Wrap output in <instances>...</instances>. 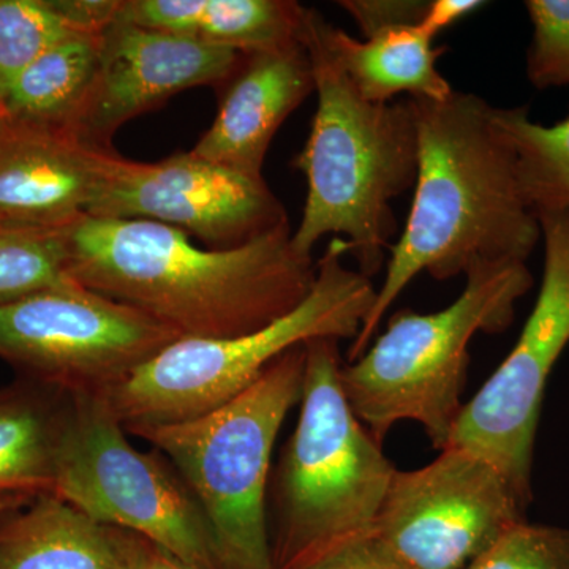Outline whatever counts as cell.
Listing matches in <instances>:
<instances>
[{
  "mask_svg": "<svg viewBox=\"0 0 569 569\" xmlns=\"http://www.w3.org/2000/svg\"><path fill=\"white\" fill-rule=\"evenodd\" d=\"M69 274L181 339H233L301 305L317 263L296 253L290 224L233 249H203L152 220L80 217L63 230Z\"/></svg>",
  "mask_w": 569,
  "mask_h": 569,
  "instance_id": "obj_1",
  "label": "cell"
},
{
  "mask_svg": "<svg viewBox=\"0 0 569 569\" xmlns=\"http://www.w3.org/2000/svg\"><path fill=\"white\" fill-rule=\"evenodd\" d=\"M418 133V176L406 230L389 247L376 305L351 343L353 362L370 346L399 295L422 272L437 280L477 263H527L541 224L520 190L515 148L493 107L475 93L441 102L410 99Z\"/></svg>",
  "mask_w": 569,
  "mask_h": 569,
  "instance_id": "obj_2",
  "label": "cell"
},
{
  "mask_svg": "<svg viewBox=\"0 0 569 569\" xmlns=\"http://www.w3.org/2000/svg\"><path fill=\"white\" fill-rule=\"evenodd\" d=\"M316 80L317 112L305 149L293 167L307 178L301 222L291 233L295 252L312 258L328 234H343L366 277L387 260L396 217L391 201L415 186L418 133L410 99L367 102L332 61L307 9L302 31Z\"/></svg>",
  "mask_w": 569,
  "mask_h": 569,
  "instance_id": "obj_3",
  "label": "cell"
},
{
  "mask_svg": "<svg viewBox=\"0 0 569 569\" xmlns=\"http://www.w3.org/2000/svg\"><path fill=\"white\" fill-rule=\"evenodd\" d=\"M301 410L272 482V569L372 535L397 468L348 403L339 340L305 343Z\"/></svg>",
  "mask_w": 569,
  "mask_h": 569,
  "instance_id": "obj_4",
  "label": "cell"
},
{
  "mask_svg": "<svg viewBox=\"0 0 569 569\" xmlns=\"http://www.w3.org/2000/svg\"><path fill=\"white\" fill-rule=\"evenodd\" d=\"M466 277L462 295L447 309L399 310L373 346L342 366L348 403L378 441L397 422L415 421L433 448H447L463 407L471 339L507 331L516 302L533 287L527 263L519 261L477 263Z\"/></svg>",
  "mask_w": 569,
  "mask_h": 569,
  "instance_id": "obj_5",
  "label": "cell"
},
{
  "mask_svg": "<svg viewBox=\"0 0 569 569\" xmlns=\"http://www.w3.org/2000/svg\"><path fill=\"white\" fill-rule=\"evenodd\" d=\"M306 348L280 356L230 402L201 417L127 432L173 463L203 508L220 569H272L266 493L272 451L301 400Z\"/></svg>",
  "mask_w": 569,
  "mask_h": 569,
  "instance_id": "obj_6",
  "label": "cell"
},
{
  "mask_svg": "<svg viewBox=\"0 0 569 569\" xmlns=\"http://www.w3.org/2000/svg\"><path fill=\"white\" fill-rule=\"evenodd\" d=\"M335 239L317 261L305 301L287 316L233 339H179L134 370L107 400L123 429L201 417L253 385L280 356L313 339H351L376 305L369 277L351 271Z\"/></svg>",
  "mask_w": 569,
  "mask_h": 569,
  "instance_id": "obj_7",
  "label": "cell"
},
{
  "mask_svg": "<svg viewBox=\"0 0 569 569\" xmlns=\"http://www.w3.org/2000/svg\"><path fill=\"white\" fill-rule=\"evenodd\" d=\"M54 496L97 522L133 531L197 569H220L211 527L162 452H142L104 396L71 395Z\"/></svg>",
  "mask_w": 569,
  "mask_h": 569,
  "instance_id": "obj_8",
  "label": "cell"
},
{
  "mask_svg": "<svg viewBox=\"0 0 569 569\" xmlns=\"http://www.w3.org/2000/svg\"><path fill=\"white\" fill-rule=\"evenodd\" d=\"M179 339L78 283L0 306V358L69 395L107 396Z\"/></svg>",
  "mask_w": 569,
  "mask_h": 569,
  "instance_id": "obj_9",
  "label": "cell"
},
{
  "mask_svg": "<svg viewBox=\"0 0 569 569\" xmlns=\"http://www.w3.org/2000/svg\"><path fill=\"white\" fill-rule=\"evenodd\" d=\"M538 219L545 269L537 302L511 353L463 403L448 443L492 463L529 505L542 400L550 372L569 343V209Z\"/></svg>",
  "mask_w": 569,
  "mask_h": 569,
  "instance_id": "obj_10",
  "label": "cell"
},
{
  "mask_svg": "<svg viewBox=\"0 0 569 569\" xmlns=\"http://www.w3.org/2000/svg\"><path fill=\"white\" fill-rule=\"evenodd\" d=\"M526 500L485 458L459 447L399 471L373 535L415 569H466L526 520Z\"/></svg>",
  "mask_w": 569,
  "mask_h": 569,
  "instance_id": "obj_11",
  "label": "cell"
},
{
  "mask_svg": "<svg viewBox=\"0 0 569 569\" xmlns=\"http://www.w3.org/2000/svg\"><path fill=\"white\" fill-rule=\"evenodd\" d=\"M88 216L170 224L212 249H233L288 224L264 178L209 162L192 151L153 163L116 153Z\"/></svg>",
  "mask_w": 569,
  "mask_h": 569,
  "instance_id": "obj_12",
  "label": "cell"
},
{
  "mask_svg": "<svg viewBox=\"0 0 569 569\" xmlns=\"http://www.w3.org/2000/svg\"><path fill=\"white\" fill-rule=\"evenodd\" d=\"M241 52L114 20L104 29L96 86L74 132L112 149L123 123L198 86L233 77Z\"/></svg>",
  "mask_w": 569,
  "mask_h": 569,
  "instance_id": "obj_13",
  "label": "cell"
},
{
  "mask_svg": "<svg viewBox=\"0 0 569 569\" xmlns=\"http://www.w3.org/2000/svg\"><path fill=\"white\" fill-rule=\"evenodd\" d=\"M114 157L73 130L0 118V227L67 230L88 213Z\"/></svg>",
  "mask_w": 569,
  "mask_h": 569,
  "instance_id": "obj_14",
  "label": "cell"
},
{
  "mask_svg": "<svg viewBox=\"0 0 569 569\" xmlns=\"http://www.w3.org/2000/svg\"><path fill=\"white\" fill-rule=\"evenodd\" d=\"M212 126L194 156L263 178L266 153L284 119L316 91L305 41L241 54Z\"/></svg>",
  "mask_w": 569,
  "mask_h": 569,
  "instance_id": "obj_15",
  "label": "cell"
},
{
  "mask_svg": "<svg viewBox=\"0 0 569 569\" xmlns=\"http://www.w3.org/2000/svg\"><path fill=\"white\" fill-rule=\"evenodd\" d=\"M317 31L356 92L373 103L392 102L400 93L408 99L447 100L452 96L447 78L437 69L445 48L433 47L418 24H392L353 39L335 28L316 10Z\"/></svg>",
  "mask_w": 569,
  "mask_h": 569,
  "instance_id": "obj_16",
  "label": "cell"
},
{
  "mask_svg": "<svg viewBox=\"0 0 569 569\" xmlns=\"http://www.w3.org/2000/svg\"><path fill=\"white\" fill-rule=\"evenodd\" d=\"M0 569H129L121 530L43 493L0 516Z\"/></svg>",
  "mask_w": 569,
  "mask_h": 569,
  "instance_id": "obj_17",
  "label": "cell"
},
{
  "mask_svg": "<svg viewBox=\"0 0 569 569\" xmlns=\"http://www.w3.org/2000/svg\"><path fill=\"white\" fill-rule=\"evenodd\" d=\"M70 400L29 378L0 388V492L54 493Z\"/></svg>",
  "mask_w": 569,
  "mask_h": 569,
  "instance_id": "obj_18",
  "label": "cell"
},
{
  "mask_svg": "<svg viewBox=\"0 0 569 569\" xmlns=\"http://www.w3.org/2000/svg\"><path fill=\"white\" fill-rule=\"evenodd\" d=\"M103 32H74L48 48L11 84L2 118L74 132L99 74Z\"/></svg>",
  "mask_w": 569,
  "mask_h": 569,
  "instance_id": "obj_19",
  "label": "cell"
},
{
  "mask_svg": "<svg viewBox=\"0 0 569 569\" xmlns=\"http://www.w3.org/2000/svg\"><path fill=\"white\" fill-rule=\"evenodd\" d=\"M515 148L520 190L537 217L569 209V114L553 126L531 121L526 107L493 108Z\"/></svg>",
  "mask_w": 569,
  "mask_h": 569,
  "instance_id": "obj_20",
  "label": "cell"
},
{
  "mask_svg": "<svg viewBox=\"0 0 569 569\" xmlns=\"http://www.w3.org/2000/svg\"><path fill=\"white\" fill-rule=\"evenodd\" d=\"M306 7L290 0H204L197 39L247 54L302 40Z\"/></svg>",
  "mask_w": 569,
  "mask_h": 569,
  "instance_id": "obj_21",
  "label": "cell"
},
{
  "mask_svg": "<svg viewBox=\"0 0 569 569\" xmlns=\"http://www.w3.org/2000/svg\"><path fill=\"white\" fill-rule=\"evenodd\" d=\"M71 284L63 231L0 227V306Z\"/></svg>",
  "mask_w": 569,
  "mask_h": 569,
  "instance_id": "obj_22",
  "label": "cell"
},
{
  "mask_svg": "<svg viewBox=\"0 0 569 569\" xmlns=\"http://www.w3.org/2000/svg\"><path fill=\"white\" fill-rule=\"evenodd\" d=\"M78 31L54 0H0V114L14 80L48 48Z\"/></svg>",
  "mask_w": 569,
  "mask_h": 569,
  "instance_id": "obj_23",
  "label": "cell"
},
{
  "mask_svg": "<svg viewBox=\"0 0 569 569\" xmlns=\"http://www.w3.org/2000/svg\"><path fill=\"white\" fill-rule=\"evenodd\" d=\"M533 37L527 74L535 88L569 86V0H527Z\"/></svg>",
  "mask_w": 569,
  "mask_h": 569,
  "instance_id": "obj_24",
  "label": "cell"
},
{
  "mask_svg": "<svg viewBox=\"0 0 569 569\" xmlns=\"http://www.w3.org/2000/svg\"><path fill=\"white\" fill-rule=\"evenodd\" d=\"M466 569H569V529L523 520Z\"/></svg>",
  "mask_w": 569,
  "mask_h": 569,
  "instance_id": "obj_25",
  "label": "cell"
},
{
  "mask_svg": "<svg viewBox=\"0 0 569 569\" xmlns=\"http://www.w3.org/2000/svg\"><path fill=\"white\" fill-rule=\"evenodd\" d=\"M295 569H415L376 535L350 539Z\"/></svg>",
  "mask_w": 569,
  "mask_h": 569,
  "instance_id": "obj_26",
  "label": "cell"
},
{
  "mask_svg": "<svg viewBox=\"0 0 569 569\" xmlns=\"http://www.w3.org/2000/svg\"><path fill=\"white\" fill-rule=\"evenodd\" d=\"M343 10L353 17L365 36L392 24H418L427 2H383V0H343Z\"/></svg>",
  "mask_w": 569,
  "mask_h": 569,
  "instance_id": "obj_27",
  "label": "cell"
},
{
  "mask_svg": "<svg viewBox=\"0 0 569 569\" xmlns=\"http://www.w3.org/2000/svg\"><path fill=\"white\" fill-rule=\"evenodd\" d=\"M121 530L123 552L129 561V569H197L183 563L173 553L140 535L129 530Z\"/></svg>",
  "mask_w": 569,
  "mask_h": 569,
  "instance_id": "obj_28",
  "label": "cell"
},
{
  "mask_svg": "<svg viewBox=\"0 0 569 569\" xmlns=\"http://www.w3.org/2000/svg\"><path fill=\"white\" fill-rule=\"evenodd\" d=\"M482 6H486V2H479V0H432L427 2V9L421 21L418 22V28L429 39L436 40L438 33L447 31Z\"/></svg>",
  "mask_w": 569,
  "mask_h": 569,
  "instance_id": "obj_29",
  "label": "cell"
},
{
  "mask_svg": "<svg viewBox=\"0 0 569 569\" xmlns=\"http://www.w3.org/2000/svg\"><path fill=\"white\" fill-rule=\"evenodd\" d=\"M39 497V496H37ZM36 496L29 493L0 492V516L11 511V509L20 508L22 505L29 503Z\"/></svg>",
  "mask_w": 569,
  "mask_h": 569,
  "instance_id": "obj_30",
  "label": "cell"
},
{
  "mask_svg": "<svg viewBox=\"0 0 569 569\" xmlns=\"http://www.w3.org/2000/svg\"><path fill=\"white\" fill-rule=\"evenodd\" d=\"M0 118H2V114H0Z\"/></svg>",
  "mask_w": 569,
  "mask_h": 569,
  "instance_id": "obj_31",
  "label": "cell"
}]
</instances>
